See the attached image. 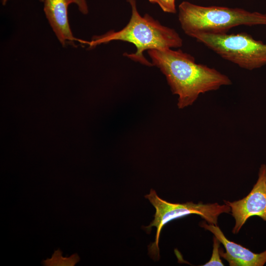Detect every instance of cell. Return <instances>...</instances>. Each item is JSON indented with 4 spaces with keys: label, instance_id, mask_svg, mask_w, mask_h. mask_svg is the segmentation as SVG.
<instances>
[{
    "label": "cell",
    "instance_id": "cell-1",
    "mask_svg": "<svg viewBox=\"0 0 266 266\" xmlns=\"http://www.w3.org/2000/svg\"><path fill=\"white\" fill-rule=\"evenodd\" d=\"M147 53L153 66L165 75L172 93L178 95L179 109L192 105L200 94L232 83L228 76L196 63L194 57L180 50L154 49Z\"/></svg>",
    "mask_w": 266,
    "mask_h": 266
},
{
    "label": "cell",
    "instance_id": "cell-2",
    "mask_svg": "<svg viewBox=\"0 0 266 266\" xmlns=\"http://www.w3.org/2000/svg\"><path fill=\"white\" fill-rule=\"evenodd\" d=\"M131 5L132 14L129 23L122 29L94 36L90 41L82 40L90 48L114 40L133 43L136 48L134 53L124 54L132 60L143 65L152 66L143 56V52L149 50H165L178 48L182 45V39L173 29L162 25L148 14L141 16L138 12L135 0H127Z\"/></svg>",
    "mask_w": 266,
    "mask_h": 266
},
{
    "label": "cell",
    "instance_id": "cell-3",
    "mask_svg": "<svg viewBox=\"0 0 266 266\" xmlns=\"http://www.w3.org/2000/svg\"><path fill=\"white\" fill-rule=\"evenodd\" d=\"M178 10L181 27L192 37L200 33H227L231 28L241 25H266V14L239 8L203 6L184 1Z\"/></svg>",
    "mask_w": 266,
    "mask_h": 266
},
{
    "label": "cell",
    "instance_id": "cell-4",
    "mask_svg": "<svg viewBox=\"0 0 266 266\" xmlns=\"http://www.w3.org/2000/svg\"><path fill=\"white\" fill-rule=\"evenodd\" d=\"M193 38L241 68L253 70L266 65V44L247 33H200Z\"/></svg>",
    "mask_w": 266,
    "mask_h": 266
},
{
    "label": "cell",
    "instance_id": "cell-5",
    "mask_svg": "<svg viewBox=\"0 0 266 266\" xmlns=\"http://www.w3.org/2000/svg\"><path fill=\"white\" fill-rule=\"evenodd\" d=\"M147 199L156 210L154 219L148 226L144 227L147 233L151 228L157 229L155 241L148 246V254L154 261L160 259L159 239L163 228L170 221L190 214H197L204 219L208 224L217 225L219 216L223 213H229L231 207L225 204L217 203L203 204L194 203L192 201L184 203H173L161 199L156 192L151 189L149 194L144 197Z\"/></svg>",
    "mask_w": 266,
    "mask_h": 266
},
{
    "label": "cell",
    "instance_id": "cell-6",
    "mask_svg": "<svg viewBox=\"0 0 266 266\" xmlns=\"http://www.w3.org/2000/svg\"><path fill=\"white\" fill-rule=\"evenodd\" d=\"M224 202L231 207L235 219L233 233H237L252 216H257L266 221V165L261 166L258 180L247 196L237 201Z\"/></svg>",
    "mask_w": 266,
    "mask_h": 266
},
{
    "label": "cell",
    "instance_id": "cell-7",
    "mask_svg": "<svg viewBox=\"0 0 266 266\" xmlns=\"http://www.w3.org/2000/svg\"><path fill=\"white\" fill-rule=\"evenodd\" d=\"M200 226L211 232L223 244L226 252H224L223 249H220V255L230 266H263L266 263V250L260 253H254L228 239L217 225L202 222Z\"/></svg>",
    "mask_w": 266,
    "mask_h": 266
},
{
    "label": "cell",
    "instance_id": "cell-8",
    "mask_svg": "<svg viewBox=\"0 0 266 266\" xmlns=\"http://www.w3.org/2000/svg\"><path fill=\"white\" fill-rule=\"evenodd\" d=\"M45 16L59 41L65 46L73 44L76 39L73 35L69 24L67 9L74 0H44Z\"/></svg>",
    "mask_w": 266,
    "mask_h": 266
},
{
    "label": "cell",
    "instance_id": "cell-9",
    "mask_svg": "<svg viewBox=\"0 0 266 266\" xmlns=\"http://www.w3.org/2000/svg\"><path fill=\"white\" fill-rule=\"evenodd\" d=\"M79 261V258L77 254L75 253L68 258H63L62 256V252L58 249L54 252L52 258L44 260L43 264L44 265L50 266H72Z\"/></svg>",
    "mask_w": 266,
    "mask_h": 266
},
{
    "label": "cell",
    "instance_id": "cell-10",
    "mask_svg": "<svg viewBox=\"0 0 266 266\" xmlns=\"http://www.w3.org/2000/svg\"><path fill=\"white\" fill-rule=\"evenodd\" d=\"M220 241L215 236L213 237V246L212 254L210 260L202 265L203 266H224L220 259Z\"/></svg>",
    "mask_w": 266,
    "mask_h": 266
},
{
    "label": "cell",
    "instance_id": "cell-11",
    "mask_svg": "<svg viewBox=\"0 0 266 266\" xmlns=\"http://www.w3.org/2000/svg\"><path fill=\"white\" fill-rule=\"evenodd\" d=\"M175 0H149L152 3H157L165 12L175 13L176 9L175 4Z\"/></svg>",
    "mask_w": 266,
    "mask_h": 266
},
{
    "label": "cell",
    "instance_id": "cell-12",
    "mask_svg": "<svg viewBox=\"0 0 266 266\" xmlns=\"http://www.w3.org/2000/svg\"><path fill=\"white\" fill-rule=\"evenodd\" d=\"M43 2L44 0H39ZM75 4L78 6L79 10L83 14H87L89 10L86 0H74Z\"/></svg>",
    "mask_w": 266,
    "mask_h": 266
},
{
    "label": "cell",
    "instance_id": "cell-13",
    "mask_svg": "<svg viewBox=\"0 0 266 266\" xmlns=\"http://www.w3.org/2000/svg\"><path fill=\"white\" fill-rule=\"evenodd\" d=\"M7 1H8V0H2V4H3V5H5V4L6 3V2H7Z\"/></svg>",
    "mask_w": 266,
    "mask_h": 266
}]
</instances>
